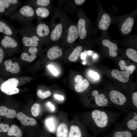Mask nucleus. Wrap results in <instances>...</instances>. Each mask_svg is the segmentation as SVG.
I'll return each instance as SVG.
<instances>
[{
    "mask_svg": "<svg viewBox=\"0 0 137 137\" xmlns=\"http://www.w3.org/2000/svg\"><path fill=\"white\" fill-rule=\"evenodd\" d=\"M121 113L104 108L92 110L90 113V118L93 130L97 135L105 131L116 123Z\"/></svg>",
    "mask_w": 137,
    "mask_h": 137,
    "instance_id": "nucleus-1",
    "label": "nucleus"
},
{
    "mask_svg": "<svg viewBox=\"0 0 137 137\" xmlns=\"http://www.w3.org/2000/svg\"><path fill=\"white\" fill-rule=\"evenodd\" d=\"M17 30L21 36L23 44L26 47H37L42 42L36 34L35 27L31 23L23 25Z\"/></svg>",
    "mask_w": 137,
    "mask_h": 137,
    "instance_id": "nucleus-2",
    "label": "nucleus"
},
{
    "mask_svg": "<svg viewBox=\"0 0 137 137\" xmlns=\"http://www.w3.org/2000/svg\"><path fill=\"white\" fill-rule=\"evenodd\" d=\"M109 100L112 106L123 113H127L132 111L129 101L122 93L113 90L109 93Z\"/></svg>",
    "mask_w": 137,
    "mask_h": 137,
    "instance_id": "nucleus-3",
    "label": "nucleus"
},
{
    "mask_svg": "<svg viewBox=\"0 0 137 137\" xmlns=\"http://www.w3.org/2000/svg\"><path fill=\"white\" fill-rule=\"evenodd\" d=\"M35 16L34 8L32 6L25 4L16 10L10 18L23 25L31 23Z\"/></svg>",
    "mask_w": 137,
    "mask_h": 137,
    "instance_id": "nucleus-4",
    "label": "nucleus"
},
{
    "mask_svg": "<svg viewBox=\"0 0 137 137\" xmlns=\"http://www.w3.org/2000/svg\"><path fill=\"white\" fill-rule=\"evenodd\" d=\"M92 95L93 101L90 105L92 107L97 109H109L112 107L109 100L104 93H100L98 90H94L92 92Z\"/></svg>",
    "mask_w": 137,
    "mask_h": 137,
    "instance_id": "nucleus-5",
    "label": "nucleus"
},
{
    "mask_svg": "<svg viewBox=\"0 0 137 137\" xmlns=\"http://www.w3.org/2000/svg\"><path fill=\"white\" fill-rule=\"evenodd\" d=\"M121 123L124 127L137 136V111H132L128 112L123 118Z\"/></svg>",
    "mask_w": 137,
    "mask_h": 137,
    "instance_id": "nucleus-6",
    "label": "nucleus"
},
{
    "mask_svg": "<svg viewBox=\"0 0 137 137\" xmlns=\"http://www.w3.org/2000/svg\"><path fill=\"white\" fill-rule=\"evenodd\" d=\"M18 84L17 79L14 78H10L2 84L1 87V90L8 95L16 94L19 92V89L16 88Z\"/></svg>",
    "mask_w": 137,
    "mask_h": 137,
    "instance_id": "nucleus-7",
    "label": "nucleus"
},
{
    "mask_svg": "<svg viewBox=\"0 0 137 137\" xmlns=\"http://www.w3.org/2000/svg\"><path fill=\"white\" fill-rule=\"evenodd\" d=\"M114 129L109 137H137L132 132L127 129L121 123H115Z\"/></svg>",
    "mask_w": 137,
    "mask_h": 137,
    "instance_id": "nucleus-8",
    "label": "nucleus"
},
{
    "mask_svg": "<svg viewBox=\"0 0 137 137\" xmlns=\"http://www.w3.org/2000/svg\"><path fill=\"white\" fill-rule=\"evenodd\" d=\"M36 34L42 42L47 40L50 33V29L48 26L45 23L40 22L35 27Z\"/></svg>",
    "mask_w": 137,
    "mask_h": 137,
    "instance_id": "nucleus-9",
    "label": "nucleus"
},
{
    "mask_svg": "<svg viewBox=\"0 0 137 137\" xmlns=\"http://www.w3.org/2000/svg\"><path fill=\"white\" fill-rule=\"evenodd\" d=\"M0 32L17 40L18 33L17 29L8 23L1 20H0Z\"/></svg>",
    "mask_w": 137,
    "mask_h": 137,
    "instance_id": "nucleus-10",
    "label": "nucleus"
},
{
    "mask_svg": "<svg viewBox=\"0 0 137 137\" xmlns=\"http://www.w3.org/2000/svg\"><path fill=\"white\" fill-rule=\"evenodd\" d=\"M7 15L10 18L22 4L18 0H3Z\"/></svg>",
    "mask_w": 137,
    "mask_h": 137,
    "instance_id": "nucleus-11",
    "label": "nucleus"
},
{
    "mask_svg": "<svg viewBox=\"0 0 137 137\" xmlns=\"http://www.w3.org/2000/svg\"><path fill=\"white\" fill-rule=\"evenodd\" d=\"M1 44L5 48L13 49L18 47V43L17 40L5 35L1 40Z\"/></svg>",
    "mask_w": 137,
    "mask_h": 137,
    "instance_id": "nucleus-12",
    "label": "nucleus"
},
{
    "mask_svg": "<svg viewBox=\"0 0 137 137\" xmlns=\"http://www.w3.org/2000/svg\"><path fill=\"white\" fill-rule=\"evenodd\" d=\"M112 76L119 81L126 82L129 79L130 74L126 71H119L117 69L113 70L111 73Z\"/></svg>",
    "mask_w": 137,
    "mask_h": 137,
    "instance_id": "nucleus-13",
    "label": "nucleus"
},
{
    "mask_svg": "<svg viewBox=\"0 0 137 137\" xmlns=\"http://www.w3.org/2000/svg\"><path fill=\"white\" fill-rule=\"evenodd\" d=\"M16 116L18 119L24 125L33 126L37 124V122L35 119L27 116L23 113L19 112L17 114Z\"/></svg>",
    "mask_w": 137,
    "mask_h": 137,
    "instance_id": "nucleus-14",
    "label": "nucleus"
},
{
    "mask_svg": "<svg viewBox=\"0 0 137 137\" xmlns=\"http://www.w3.org/2000/svg\"><path fill=\"white\" fill-rule=\"evenodd\" d=\"M62 49L58 46H54L47 51V56L50 60H53L60 57L62 55Z\"/></svg>",
    "mask_w": 137,
    "mask_h": 137,
    "instance_id": "nucleus-15",
    "label": "nucleus"
},
{
    "mask_svg": "<svg viewBox=\"0 0 137 137\" xmlns=\"http://www.w3.org/2000/svg\"><path fill=\"white\" fill-rule=\"evenodd\" d=\"M78 33L76 27L74 25L70 26L68 30L67 40L68 43H72L77 39Z\"/></svg>",
    "mask_w": 137,
    "mask_h": 137,
    "instance_id": "nucleus-16",
    "label": "nucleus"
},
{
    "mask_svg": "<svg viewBox=\"0 0 137 137\" xmlns=\"http://www.w3.org/2000/svg\"><path fill=\"white\" fill-rule=\"evenodd\" d=\"M102 43L104 46L109 48V54L110 56L115 57L117 55V53L116 52L118 49L117 45L108 39H104L102 41Z\"/></svg>",
    "mask_w": 137,
    "mask_h": 137,
    "instance_id": "nucleus-17",
    "label": "nucleus"
},
{
    "mask_svg": "<svg viewBox=\"0 0 137 137\" xmlns=\"http://www.w3.org/2000/svg\"><path fill=\"white\" fill-rule=\"evenodd\" d=\"M63 28V25L61 23L56 26L50 33V38L52 41H56L59 39L62 33Z\"/></svg>",
    "mask_w": 137,
    "mask_h": 137,
    "instance_id": "nucleus-18",
    "label": "nucleus"
},
{
    "mask_svg": "<svg viewBox=\"0 0 137 137\" xmlns=\"http://www.w3.org/2000/svg\"><path fill=\"white\" fill-rule=\"evenodd\" d=\"M134 22V19L131 17H128L126 19L121 27V30L122 32L126 35L130 32Z\"/></svg>",
    "mask_w": 137,
    "mask_h": 137,
    "instance_id": "nucleus-19",
    "label": "nucleus"
},
{
    "mask_svg": "<svg viewBox=\"0 0 137 137\" xmlns=\"http://www.w3.org/2000/svg\"><path fill=\"white\" fill-rule=\"evenodd\" d=\"M7 71L13 74H16L18 73L20 68L18 63L15 62L13 63L11 60H8L6 61L4 63Z\"/></svg>",
    "mask_w": 137,
    "mask_h": 137,
    "instance_id": "nucleus-20",
    "label": "nucleus"
},
{
    "mask_svg": "<svg viewBox=\"0 0 137 137\" xmlns=\"http://www.w3.org/2000/svg\"><path fill=\"white\" fill-rule=\"evenodd\" d=\"M86 21L83 19H79L78 21L77 25L78 36L81 39L85 38L87 34V30L85 28Z\"/></svg>",
    "mask_w": 137,
    "mask_h": 137,
    "instance_id": "nucleus-21",
    "label": "nucleus"
},
{
    "mask_svg": "<svg viewBox=\"0 0 137 137\" xmlns=\"http://www.w3.org/2000/svg\"><path fill=\"white\" fill-rule=\"evenodd\" d=\"M111 21V19L109 15L105 13L102 15L98 24V27L101 30H105L109 27Z\"/></svg>",
    "mask_w": 137,
    "mask_h": 137,
    "instance_id": "nucleus-22",
    "label": "nucleus"
},
{
    "mask_svg": "<svg viewBox=\"0 0 137 137\" xmlns=\"http://www.w3.org/2000/svg\"><path fill=\"white\" fill-rule=\"evenodd\" d=\"M50 2V0H28L25 4L34 7H38L47 8L49 5Z\"/></svg>",
    "mask_w": 137,
    "mask_h": 137,
    "instance_id": "nucleus-23",
    "label": "nucleus"
},
{
    "mask_svg": "<svg viewBox=\"0 0 137 137\" xmlns=\"http://www.w3.org/2000/svg\"><path fill=\"white\" fill-rule=\"evenodd\" d=\"M34 8L36 16L38 18H46L49 14V11L47 8L42 7Z\"/></svg>",
    "mask_w": 137,
    "mask_h": 137,
    "instance_id": "nucleus-24",
    "label": "nucleus"
},
{
    "mask_svg": "<svg viewBox=\"0 0 137 137\" xmlns=\"http://www.w3.org/2000/svg\"><path fill=\"white\" fill-rule=\"evenodd\" d=\"M0 115L4 116L8 118H13L16 116V113L15 110L9 109L3 106L0 107Z\"/></svg>",
    "mask_w": 137,
    "mask_h": 137,
    "instance_id": "nucleus-25",
    "label": "nucleus"
},
{
    "mask_svg": "<svg viewBox=\"0 0 137 137\" xmlns=\"http://www.w3.org/2000/svg\"><path fill=\"white\" fill-rule=\"evenodd\" d=\"M82 136L83 132L79 127L74 125L71 126L68 137H82Z\"/></svg>",
    "mask_w": 137,
    "mask_h": 137,
    "instance_id": "nucleus-26",
    "label": "nucleus"
},
{
    "mask_svg": "<svg viewBox=\"0 0 137 137\" xmlns=\"http://www.w3.org/2000/svg\"><path fill=\"white\" fill-rule=\"evenodd\" d=\"M56 135L57 137H68V129L66 124L62 123L59 125L57 130Z\"/></svg>",
    "mask_w": 137,
    "mask_h": 137,
    "instance_id": "nucleus-27",
    "label": "nucleus"
},
{
    "mask_svg": "<svg viewBox=\"0 0 137 137\" xmlns=\"http://www.w3.org/2000/svg\"><path fill=\"white\" fill-rule=\"evenodd\" d=\"M9 136H14L15 137H21L22 135V131L17 126L12 125L9 127L7 132Z\"/></svg>",
    "mask_w": 137,
    "mask_h": 137,
    "instance_id": "nucleus-28",
    "label": "nucleus"
},
{
    "mask_svg": "<svg viewBox=\"0 0 137 137\" xmlns=\"http://www.w3.org/2000/svg\"><path fill=\"white\" fill-rule=\"evenodd\" d=\"M82 49L81 46L76 47L69 56L68 59L71 61L74 62L76 61Z\"/></svg>",
    "mask_w": 137,
    "mask_h": 137,
    "instance_id": "nucleus-29",
    "label": "nucleus"
},
{
    "mask_svg": "<svg viewBox=\"0 0 137 137\" xmlns=\"http://www.w3.org/2000/svg\"><path fill=\"white\" fill-rule=\"evenodd\" d=\"M89 85V83L88 80L84 79L81 82L76 83L75 85V89L77 92H82L86 90Z\"/></svg>",
    "mask_w": 137,
    "mask_h": 137,
    "instance_id": "nucleus-30",
    "label": "nucleus"
},
{
    "mask_svg": "<svg viewBox=\"0 0 137 137\" xmlns=\"http://www.w3.org/2000/svg\"><path fill=\"white\" fill-rule=\"evenodd\" d=\"M118 65L120 67L122 70H125L129 74H132L135 68V67L133 65L127 66L126 65L125 61L123 60H120L119 62Z\"/></svg>",
    "mask_w": 137,
    "mask_h": 137,
    "instance_id": "nucleus-31",
    "label": "nucleus"
},
{
    "mask_svg": "<svg viewBox=\"0 0 137 137\" xmlns=\"http://www.w3.org/2000/svg\"><path fill=\"white\" fill-rule=\"evenodd\" d=\"M37 57L36 54L32 53L26 52H24L22 53L21 55V59L23 61H28L31 62L33 61Z\"/></svg>",
    "mask_w": 137,
    "mask_h": 137,
    "instance_id": "nucleus-32",
    "label": "nucleus"
},
{
    "mask_svg": "<svg viewBox=\"0 0 137 137\" xmlns=\"http://www.w3.org/2000/svg\"><path fill=\"white\" fill-rule=\"evenodd\" d=\"M126 54L129 58L137 62V52L135 50L131 48H128L126 50Z\"/></svg>",
    "mask_w": 137,
    "mask_h": 137,
    "instance_id": "nucleus-33",
    "label": "nucleus"
},
{
    "mask_svg": "<svg viewBox=\"0 0 137 137\" xmlns=\"http://www.w3.org/2000/svg\"><path fill=\"white\" fill-rule=\"evenodd\" d=\"M31 111L32 114L33 116H38L40 112V107L39 104L38 103L34 104L31 108Z\"/></svg>",
    "mask_w": 137,
    "mask_h": 137,
    "instance_id": "nucleus-34",
    "label": "nucleus"
},
{
    "mask_svg": "<svg viewBox=\"0 0 137 137\" xmlns=\"http://www.w3.org/2000/svg\"><path fill=\"white\" fill-rule=\"evenodd\" d=\"M51 94V92L49 91H47L43 93L40 90H39L37 92V95L40 98L44 99L50 96Z\"/></svg>",
    "mask_w": 137,
    "mask_h": 137,
    "instance_id": "nucleus-35",
    "label": "nucleus"
},
{
    "mask_svg": "<svg viewBox=\"0 0 137 137\" xmlns=\"http://www.w3.org/2000/svg\"><path fill=\"white\" fill-rule=\"evenodd\" d=\"M47 119V120H46L47 122H46L47 126V127H48V128L50 131H52V129H53L52 127H53V130L54 129H55L54 127L55 126V122H54V120H53V119H52V120L51 119Z\"/></svg>",
    "mask_w": 137,
    "mask_h": 137,
    "instance_id": "nucleus-36",
    "label": "nucleus"
},
{
    "mask_svg": "<svg viewBox=\"0 0 137 137\" xmlns=\"http://www.w3.org/2000/svg\"><path fill=\"white\" fill-rule=\"evenodd\" d=\"M9 126L7 124L1 123L0 124V133L1 132H6L8 131Z\"/></svg>",
    "mask_w": 137,
    "mask_h": 137,
    "instance_id": "nucleus-37",
    "label": "nucleus"
},
{
    "mask_svg": "<svg viewBox=\"0 0 137 137\" xmlns=\"http://www.w3.org/2000/svg\"><path fill=\"white\" fill-rule=\"evenodd\" d=\"M48 69L54 75L56 76L58 74L57 70L51 65H49L48 66Z\"/></svg>",
    "mask_w": 137,
    "mask_h": 137,
    "instance_id": "nucleus-38",
    "label": "nucleus"
},
{
    "mask_svg": "<svg viewBox=\"0 0 137 137\" xmlns=\"http://www.w3.org/2000/svg\"><path fill=\"white\" fill-rule=\"evenodd\" d=\"M89 74L91 77L95 80H98L99 79V75L96 72L91 71H89Z\"/></svg>",
    "mask_w": 137,
    "mask_h": 137,
    "instance_id": "nucleus-39",
    "label": "nucleus"
},
{
    "mask_svg": "<svg viewBox=\"0 0 137 137\" xmlns=\"http://www.w3.org/2000/svg\"><path fill=\"white\" fill-rule=\"evenodd\" d=\"M28 47V52L36 54L38 52V49L37 47L34 46H29Z\"/></svg>",
    "mask_w": 137,
    "mask_h": 137,
    "instance_id": "nucleus-40",
    "label": "nucleus"
},
{
    "mask_svg": "<svg viewBox=\"0 0 137 137\" xmlns=\"http://www.w3.org/2000/svg\"><path fill=\"white\" fill-rule=\"evenodd\" d=\"M6 10L3 0H0V13H4Z\"/></svg>",
    "mask_w": 137,
    "mask_h": 137,
    "instance_id": "nucleus-41",
    "label": "nucleus"
},
{
    "mask_svg": "<svg viewBox=\"0 0 137 137\" xmlns=\"http://www.w3.org/2000/svg\"><path fill=\"white\" fill-rule=\"evenodd\" d=\"M75 81L76 83L81 82L83 80L82 76L79 75L76 76L75 78Z\"/></svg>",
    "mask_w": 137,
    "mask_h": 137,
    "instance_id": "nucleus-42",
    "label": "nucleus"
},
{
    "mask_svg": "<svg viewBox=\"0 0 137 137\" xmlns=\"http://www.w3.org/2000/svg\"><path fill=\"white\" fill-rule=\"evenodd\" d=\"M4 55V52L2 49L0 47V64L3 60Z\"/></svg>",
    "mask_w": 137,
    "mask_h": 137,
    "instance_id": "nucleus-43",
    "label": "nucleus"
},
{
    "mask_svg": "<svg viewBox=\"0 0 137 137\" xmlns=\"http://www.w3.org/2000/svg\"><path fill=\"white\" fill-rule=\"evenodd\" d=\"M85 1V0H75V2L76 5H80L83 4Z\"/></svg>",
    "mask_w": 137,
    "mask_h": 137,
    "instance_id": "nucleus-44",
    "label": "nucleus"
},
{
    "mask_svg": "<svg viewBox=\"0 0 137 137\" xmlns=\"http://www.w3.org/2000/svg\"><path fill=\"white\" fill-rule=\"evenodd\" d=\"M54 96L56 99L59 100H63L64 99V97L63 95L55 94Z\"/></svg>",
    "mask_w": 137,
    "mask_h": 137,
    "instance_id": "nucleus-45",
    "label": "nucleus"
},
{
    "mask_svg": "<svg viewBox=\"0 0 137 137\" xmlns=\"http://www.w3.org/2000/svg\"><path fill=\"white\" fill-rule=\"evenodd\" d=\"M47 106L50 108L52 111H54L55 110V108L54 106L50 102H48L47 104Z\"/></svg>",
    "mask_w": 137,
    "mask_h": 137,
    "instance_id": "nucleus-46",
    "label": "nucleus"
},
{
    "mask_svg": "<svg viewBox=\"0 0 137 137\" xmlns=\"http://www.w3.org/2000/svg\"><path fill=\"white\" fill-rule=\"evenodd\" d=\"M96 56V54H95L94 56L93 57V58H95Z\"/></svg>",
    "mask_w": 137,
    "mask_h": 137,
    "instance_id": "nucleus-47",
    "label": "nucleus"
},
{
    "mask_svg": "<svg viewBox=\"0 0 137 137\" xmlns=\"http://www.w3.org/2000/svg\"><path fill=\"white\" fill-rule=\"evenodd\" d=\"M92 53L91 52V51H89V52H88V54L90 55L91 53Z\"/></svg>",
    "mask_w": 137,
    "mask_h": 137,
    "instance_id": "nucleus-48",
    "label": "nucleus"
},
{
    "mask_svg": "<svg viewBox=\"0 0 137 137\" xmlns=\"http://www.w3.org/2000/svg\"><path fill=\"white\" fill-rule=\"evenodd\" d=\"M1 121V118H0V121Z\"/></svg>",
    "mask_w": 137,
    "mask_h": 137,
    "instance_id": "nucleus-49",
    "label": "nucleus"
}]
</instances>
